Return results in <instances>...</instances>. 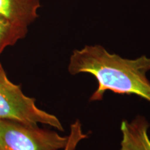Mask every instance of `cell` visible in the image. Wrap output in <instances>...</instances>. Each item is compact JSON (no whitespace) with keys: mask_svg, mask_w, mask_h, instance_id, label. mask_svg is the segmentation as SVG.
Instances as JSON below:
<instances>
[{"mask_svg":"<svg viewBox=\"0 0 150 150\" xmlns=\"http://www.w3.org/2000/svg\"><path fill=\"white\" fill-rule=\"evenodd\" d=\"M149 127V122L142 115L136 116L130 122L127 120L122 122L120 150H150L147 133Z\"/></svg>","mask_w":150,"mask_h":150,"instance_id":"obj_5","label":"cell"},{"mask_svg":"<svg viewBox=\"0 0 150 150\" xmlns=\"http://www.w3.org/2000/svg\"><path fill=\"white\" fill-rule=\"evenodd\" d=\"M0 119L28 125L44 124L64 131L57 117L41 110L35 105V99L25 95L20 86L7 77L0 63Z\"/></svg>","mask_w":150,"mask_h":150,"instance_id":"obj_3","label":"cell"},{"mask_svg":"<svg viewBox=\"0 0 150 150\" xmlns=\"http://www.w3.org/2000/svg\"><path fill=\"white\" fill-rule=\"evenodd\" d=\"M0 150H4V149H3V145H2V142H1V138H0Z\"/></svg>","mask_w":150,"mask_h":150,"instance_id":"obj_8","label":"cell"},{"mask_svg":"<svg viewBox=\"0 0 150 150\" xmlns=\"http://www.w3.org/2000/svg\"><path fill=\"white\" fill-rule=\"evenodd\" d=\"M28 29L18 27L0 16V55L6 47L14 45L26 36Z\"/></svg>","mask_w":150,"mask_h":150,"instance_id":"obj_6","label":"cell"},{"mask_svg":"<svg viewBox=\"0 0 150 150\" xmlns=\"http://www.w3.org/2000/svg\"><path fill=\"white\" fill-rule=\"evenodd\" d=\"M40 0H0V16L18 27H28L38 18Z\"/></svg>","mask_w":150,"mask_h":150,"instance_id":"obj_4","label":"cell"},{"mask_svg":"<svg viewBox=\"0 0 150 150\" xmlns=\"http://www.w3.org/2000/svg\"><path fill=\"white\" fill-rule=\"evenodd\" d=\"M67 70L72 75L87 73L95 76L98 87L91 102L102 100L104 93L111 91L137 95L150 102V81L147 77L150 58L146 56L124 59L99 45H86L72 52Z\"/></svg>","mask_w":150,"mask_h":150,"instance_id":"obj_1","label":"cell"},{"mask_svg":"<svg viewBox=\"0 0 150 150\" xmlns=\"http://www.w3.org/2000/svg\"><path fill=\"white\" fill-rule=\"evenodd\" d=\"M81 140H82V138H77V139L74 140V141H72V142H71L70 145L67 146V147L63 150H74L76 146L77 145L78 142H79Z\"/></svg>","mask_w":150,"mask_h":150,"instance_id":"obj_7","label":"cell"},{"mask_svg":"<svg viewBox=\"0 0 150 150\" xmlns=\"http://www.w3.org/2000/svg\"><path fill=\"white\" fill-rule=\"evenodd\" d=\"M86 137L78 121L72 125L69 136H61L38 125L0 119V138L4 150L64 149L74 140Z\"/></svg>","mask_w":150,"mask_h":150,"instance_id":"obj_2","label":"cell"}]
</instances>
